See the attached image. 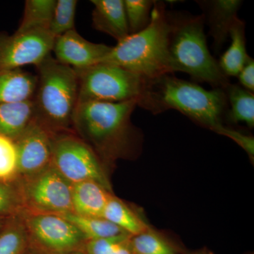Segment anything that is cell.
<instances>
[{"mask_svg":"<svg viewBox=\"0 0 254 254\" xmlns=\"http://www.w3.org/2000/svg\"><path fill=\"white\" fill-rule=\"evenodd\" d=\"M225 91H208L195 83L165 74L148 80L138 105L153 114L177 110L215 131L222 126V118L228 110Z\"/></svg>","mask_w":254,"mask_h":254,"instance_id":"obj_1","label":"cell"},{"mask_svg":"<svg viewBox=\"0 0 254 254\" xmlns=\"http://www.w3.org/2000/svg\"><path fill=\"white\" fill-rule=\"evenodd\" d=\"M172 13L167 11L163 1H155L148 26L112 47L102 63L118 65L148 80L172 74L169 58Z\"/></svg>","mask_w":254,"mask_h":254,"instance_id":"obj_2","label":"cell"},{"mask_svg":"<svg viewBox=\"0 0 254 254\" xmlns=\"http://www.w3.org/2000/svg\"><path fill=\"white\" fill-rule=\"evenodd\" d=\"M36 66L38 74L33 98L35 119L54 134L69 131L78 105L76 71L51 55Z\"/></svg>","mask_w":254,"mask_h":254,"instance_id":"obj_3","label":"cell"},{"mask_svg":"<svg viewBox=\"0 0 254 254\" xmlns=\"http://www.w3.org/2000/svg\"><path fill=\"white\" fill-rule=\"evenodd\" d=\"M205 16L172 14L169 58L172 73L190 74L195 81L225 89L230 83L210 54L204 33Z\"/></svg>","mask_w":254,"mask_h":254,"instance_id":"obj_4","label":"cell"},{"mask_svg":"<svg viewBox=\"0 0 254 254\" xmlns=\"http://www.w3.org/2000/svg\"><path fill=\"white\" fill-rule=\"evenodd\" d=\"M138 106L137 100L107 103H78L72 127L82 141L105 156L123 153L131 131V114Z\"/></svg>","mask_w":254,"mask_h":254,"instance_id":"obj_5","label":"cell"},{"mask_svg":"<svg viewBox=\"0 0 254 254\" xmlns=\"http://www.w3.org/2000/svg\"><path fill=\"white\" fill-rule=\"evenodd\" d=\"M74 70L78 78V103L138 101L148 81L141 75L110 63H100Z\"/></svg>","mask_w":254,"mask_h":254,"instance_id":"obj_6","label":"cell"},{"mask_svg":"<svg viewBox=\"0 0 254 254\" xmlns=\"http://www.w3.org/2000/svg\"><path fill=\"white\" fill-rule=\"evenodd\" d=\"M14 184L23 211L33 213H73L71 184L53 166L31 176L17 177Z\"/></svg>","mask_w":254,"mask_h":254,"instance_id":"obj_7","label":"cell"},{"mask_svg":"<svg viewBox=\"0 0 254 254\" xmlns=\"http://www.w3.org/2000/svg\"><path fill=\"white\" fill-rule=\"evenodd\" d=\"M52 150L53 166L71 185L91 180L111 190L96 153L81 138L66 132L55 133Z\"/></svg>","mask_w":254,"mask_h":254,"instance_id":"obj_8","label":"cell"},{"mask_svg":"<svg viewBox=\"0 0 254 254\" xmlns=\"http://www.w3.org/2000/svg\"><path fill=\"white\" fill-rule=\"evenodd\" d=\"M27 232L29 247L43 254H64L83 250L86 240L71 222L55 214H19Z\"/></svg>","mask_w":254,"mask_h":254,"instance_id":"obj_9","label":"cell"},{"mask_svg":"<svg viewBox=\"0 0 254 254\" xmlns=\"http://www.w3.org/2000/svg\"><path fill=\"white\" fill-rule=\"evenodd\" d=\"M55 38L48 30L0 36V71L38 64L53 51Z\"/></svg>","mask_w":254,"mask_h":254,"instance_id":"obj_10","label":"cell"},{"mask_svg":"<svg viewBox=\"0 0 254 254\" xmlns=\"http://www.w3.org/2000/svg\"><path fill=\"white\" fill-rule=\"evenodd\" d=\"M53 134L35 119L14 141L17 153V177L31 176L51 165Z\"/></svg>","mask_w":254,"mask_h":254,"instance_id":"obj_11","label":"cell"},{"mask_svg":"<svg viewBox=\"0 0 254 254\" xmlns=\"http://www.w3.org/2000/svg\"><path fill=\"white\" fill-rule=\"evenodd\" d=\"M111 49V46L87 41L74 29L55 38L53 51L60 63L82 69L102 63Z\"/></svg>","mask_w":254,"mask_h":254,"instance_id":"obj_12","label":"cell"},{"mask_svg":"<svg viewBox=\"0 0 254 254\" xmlns=\"http://www.w3.org/2000/svg\"><path fill=\"white\" fill-rule=\"evenodd\" d=\"M204 11L209 33L213 38L214 50L218 52L230 35V28L238 18L237 12L243 1L240 0L197 1Z\"/></svg>","mask_w":254,"mask_h":254,"instance_id":"obj_13","label":"cell"},{"mask_svg":"<svg viewBox=\"0 0 254 254\" xmlns=\"http://www.w3.org/2000/svg\"><path fill=\"white\" fill-rule=\"evenodd\" d=\"M93 26L97 31L123 41L129 35L124 0H92Z\"/></svg>","mask_w":254,"mask_h":254,"instance_id":"obj_14","label":"cell"},{"mask_svg":"<svg viewBox=\"0 0 254 254\" xmlns=\"http://www.w3.org/2000/svg\"><path fill=\"white\" fill-rule=\"evenodd\" d=\"M111 195L110 190L95 181L72 184L73 213L89 218H102Z\"/></svg>","mask_w":254,"mask_h":254,"instance_id":"obj_15","label":"cell"},{"mask_svg":"<svg viewBox=\"0 0 254 254\" xmlns=\"http://www.w3.org/2000/svg\"><path fill=\"white\" fill-rule=\"evenodd\" d=\"M38 77L21 68L0 71V104L33 100Z\"/></svg>","mask_w":254,"mask_h":254,"instance_id":"obj_16","label":"cell"},{"mask_svg":"<svg viewBox=\"0 0 254 254\" xmlns=\"http://www.w3.org/2000/svg\"><path fill=\"white\" fill-rule=\"evenodd\" d=\"M35 120L33 100L0 104V135L15 141Z\"/></svg>","mask_w":254,"mask_h":254,"instance_id":"obj_17","label":"cell"},{"mask_svg":"<svg viewBox=\"0 0 254 254\" xmlns=\"http://www.w3.org/2000/svg\"><path fill=\"white\" fill-rule=\"evenodd\" d=\"M246 24L237 18L230 28L229 36L231 45L222 54L218 64L222 72L228 76H237L251 57L247 54L246 47Z\"/></svg>","mask_w":254,"mask_h":254,"instance_id":"obj_18","label":"cell"},{"mask_svg":"<svg viewBox=\"0 0 254 254\" xmlns=\"http://www.w3.org/2000/svg\"><path fill=\"white\" fill-rule=\"evenodd\" d=\"M102 218L120 227L131 236L139 235L150 227L123 200L112 194Z\"/></svg>","mask_w":254,"mask_h":254,"instance_id":"obj_19","label":"cell"},{"mask_svg":"<svg viewBox=\"0 0 254 254\" xmlns=\"http://www.w3.org/2000/svg\"><path fill=\"white\" fill-rule=\"evenodd\" d=\"M227 103L230 105L229 118L232 123H245L254 127V95L245 88L230 83L224 89Z\"/></svg>","mask_w":254,"mask_h":254,"instance_id":"obj_20","label":"cell"},{"mask_svg":"<svg viewBox=\"0 0 254 254\" xmlns=\"http://www.w3.org/2000/svg\"><path fill=\"white\" fill-rule=\"evenodd\" d=\"M29 247L27 232L21 215L6 218L0 230V254H24Z\"/></svg>","mask_w":254,"mask_h":254,"instance_id":"obj_21","label":"cell"},{"mask_svg":"<svg viewBox=\"0 0 254 254\" xmlns=\"http://www.w3.org/2000/svg\"><path fill=\"white\" fill-rule=\"evenodd\" d=\"M56 0H27L18 33L48 30L53 18Z\"/></svg>","mask_w":254,"mask_h":254,"instance_id":"obj_22","label":"cell"},{"mask_svg":"<svg viewBox=\"0 0 254 254\" xmlns=\"http://www.w3.org/2000/svg\"><path fill=\"white\" fill-rule=\"evenodd\" d=\"M73 224L87 241L105 237L128 235L127 232L103 218H89L80 216L73 213L59 215Z\"/></svg>","mask_w":254,"mask_h":254,"instance_id":"obj_23","label":"cell"},{"mask_svg":"<svg viewBox=\"0 0 254 254\" xmlns=\"http://www.w3.org/2000/svg\"><path fill=\"white\" fill-rule=\"evenodd\" d=\"M77 2L76 0H56L49 26L50 33L55 38L75 29Z\"/></svg>","mask_w":254,"mask_h":254,"instance_id":"obj_24","label":"cell"},{"mask_svg":"<svg viewBox=\"0 0 254 254\" xmlns=\"http://www.w3.org/2000/svg\"><path fill=\"white\" fill-rule=\"evenodd\" d=\"M154 2L151 0H124L129 35L138 33L148 26Z\"/></svg>","mask_w":254,"mask_h":254,"instance_id":"obj_25","label":"cell"},{"mask_svg":"<svg viewBox=\"0 0 254 254\" xmlns=\"http://www.w3.org/2000/svg\"><path fill=\"white\" fill-rule=\"evenodd\" d=\"M129 245L133 254H175L173 249L150 229L131 236Z\"/></svg>","mask_w":254,"mask_h":254,"instance_id":"obj_26","label":"cell"},{"mask_svg":"<svg viewBox=\"0 0 254 254\" xmlns=\"http://www.w3.org/2000/svg\"><path fill=\"white\" fill-rule=\"evenodd\" d=\"M17 177V153L14 141L0 135V182H12Z\"/></svg>","mask_w":254,"mask_h":254,"instance_id":"obj_27","label":"cell"},{"mask_svg":"<svg viewBox=\"0 0 254 254\" xmlns=\"http://www.w3.org/2000/svg\"><path fill=\"white\" fill-rule=\"evenodd\" d=\"M22 211V204L14 182H0V218H7Z\"/></svg>","mask_w":254,"mask_h":254,"instance_id":"obj_28","label":"cell"},{"mask_svg":"<svg viewBox=\"0 0 254 254\" xmlns=\"http://www.w3.org/2000/svg\"><path fill=\"white\" fill-rule=\"evenodd\" d=\"M131 235L105 237L87 241L83 247L84 254H109L131 238Z\"/></svg>","mask_w":254,"mask_h":254,"instance_id":"obj_29","label":"cell"},{"mask_svg":"<svg viewBox=\"0 0 254 254\" xmlns=\"http://www.w3.org/2000/svg\"><path fill=\"white\" fill-rule=\"evenodd\" d=\"M215 132L219 134L223 135L231 138L240 145L248 153L251 158H254V139L253 136H247L240 132L235 131L222 125L215 130Z\"/></svg>","mask_w":254,"mask_h":254,"instance_id":"obj_30","label":"cell"},{"mask_svg":"<svg viewBox=\"0 0 254 254\" xmlns=\"http://www.w3.org/2000/svg\"><path fill=\"white\" fill-rule=\"evenodd\" d=\"M237 77L242 88L254 93V60L250 58L241 70Z\"/></svg>","mask_w":254,"mask_h":254,"instance_id":"obj_31","label":"cell"},{"mask_svg":"<svg viewBox=\"0 0 254 254\" xmlns=\"http://www.w3.org/2000/svg\"><path fill=\"white\" fill-rule=\"evenodd\" d=\"M129 240L130 239L109 254H133L130 247Z\"/></svg>","mask_w":254,"mask_h":254,"instance_id":"obj_32","label":"cell"},{"mask_svg":"<svg viewBox=\"0 0 254 254\" xmlns=\"http://www.w3.org/2000/svg\"><path fill=\"white\" fill-rule=\"evenodd\" d=\"M64 254H84V253H83V250H76L73 251V252H68V253Z\"/></svg>","mask_w":254,"mask_h":254,"instance_id":"obj_33","label":"cell"},{"mask_svg":"<svg viewBox=\"0 0 254 254\" xmlns=\"http://www.w3.org/2000/svg\"><path fill=\"white\" fill-rule=\"evenodd\" d=\"M24 254H43L41 253H39V252H36V251L35 250H31L29 251V250H28L27 252H26Z\"/></svg>","mask_w":254,"mask_h":254,"instance_id":"obj_34","label":"cell"},{"mask_svg":"<svg viewBox=\"0 0 254 254\" xmlns=\"http://www.w3.org/2000/svg\"><path fill=\"white\" fill-rule=\"evenodd\" d=\"M6 218H0V230H1V227L4 225L5 220H6Z\"/></svg>","mask_w":254,"mask_h":254,"instance_id":"obj_35","label":"cell"}]
</instances>
